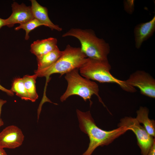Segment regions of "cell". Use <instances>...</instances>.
I'll use <instances>...</instances> for the list:
<instances>
[{
    "label": "cell",
    "instance_id": "1",
    "mask_svg": "<svg viewBox=\"0 0 155 155\" xmlns=\"http://www.w3.org/2000/svg\"><path fill=\"white\" fill-rule=\"evenodd\" d=\"M76 113L80 128L87 135L90 141L88 149L82 155H91L98 147L108 145L129 130L124 126L104 130L96 125L90 111L83 112L77 109Z\"/></svg>",
    "mask_w": 155,
    "mask_h": 155
},
{
    "label": "cell",
    "instance_id": "2",
    "mask_svg": "<svg viewBox=\"0 0 155 155\" xmlns=\"http://www.w3.org/2000/svg\"><path fill=\"white\" fill-rule=\"evenodd\" d=\"M71 36L78 39L81 49L87 58L100 60H108L110 51L109 44L103 39L98 37L91 29L78 28L70 29L62 36Z\"/></svg>",
    "mask_w": 155,
    "mask_h": 155
},
{
    "label": "cell",
    "instance_id": "3",
    "mask_svg": "<svg viewBox=\"0 0 155 155\" xmlns=\"http://www.w3.org/2000/svg\"><path fill=\"white\" fill-rule=\"evenodd\" d=\"M111 67L108 60H100L87 58L79 68V73L83 77L100 83H114L119 85L124 90L133 93L135 88L129 85L125 80L119 79L112 75Z\"/></svg>",
    "mask_w": 155,
    "mask_h": 155
},
{
    "label": "cell",
    "instance_id": "4",
    "mask_svg": "<svg viewBox=\"0 0 155 155\" xmlns=\"http://www.w3.org/2000/svg\"><path fill=\"white\" fill-rule=\"evenodd\" d=\"M86 56L80 47H73L68 44L58 60L51 66L34 72L38 77L46 78V85L50 76L54 73H59L62 76L71 71L79 69L85 62Z\"/></svg>",
    "mask_w": 155,
    "mask_h": 155
},
{
    "label": "cell",
    "instance_id": "5",
    "mask_svg": "<svg viewBox=\"0 0 155 155\" xmlns=\"http://www.w3.org/2000/svg\"><path fill=\"white\" fill-rule=\"evenodd\" d=\"M65 78L67 83V89L61 96L62 102L65 101L69 96L76 95L82 97L85 101L88 100L90 105L92 96L96 95L99 101L105 106L99 95V88L96 82L85 78L80 74L79 69H75L65 74Z\"/></svg>",
    "mask_w": 155,
    "mask_h": 155
},
{
    "label": "cell",
    "instance_id": "6",
    "mask_svg": "<svg viewBox=\"0 0 155 155\" xmlns=\"http://www.w3.org/2000/svg\"><path fill=\"white\" fill-rule=\"evenodd\" d=\"M118 127H126L135 134L137 145L142 155H146L155 142V138L149 135L144 127L142 126L135 118L125 117L121 119Z\"/></svg>",
    "mask_w": 155,
    "mask_h": 155
},
{
    "label": "cell",
    "instance_id": "7",
    "mask_svg": "<svg viewBox=\"0 0 155 155\" xmlns=\"http://www.w3.org/2000/svg\"><path fill=\"white\" fill-rule=\"evenodd\" d=\"M130 86L138 88L142 94L155 98V80L149 73L137 70L131 74L125 80Z\"/></svg>",
    "mask_w": 155,
    "mask_h": 155
},
{
    "label": "cell",
    "instance_id": "8",
    "mask_svg": "<svg viewBox=\"0 0 155 155\" xmlns=\"http://www.w3.org/2000/svg\"><path fill=\"white\" fill-rule=\"evenodd\" d=\"M24 138L20 128L15 125H9L0 132V146L3 148L15 149L22 144Z\"/></svg>",
    "mask_w": 155,
    "mask_h": 155
},
{
    "label": "cell",
    "instance_id": "9",
    "mask_svg": "<svg viewBox=\"0 0 155 155\" xmlns=\"http://www.w3.org/2000/svg\"><path fill=\"white\" fill-rule=\"evenodd\" d=\"M11 7L12 13L9 17L5 19V26L11 28L16 24H22L34 18L31 6H27L24 3L19 4L14 1Z\"/></svg>",
    "mask_w": 155,
    "mask_h": 155
},
{
    "label": "cell",
    "instance_id": "10",
    "mask_svg": "<svg viewBox=\"0 0 155 155\" xmlns=\"http://www.w3.org/2000/svg\"><path fill=\"white\" fill-rule=\"evenodd\" d=\"M155 30V16L149 21L137 24L134 30L135 47L140 48L143 42L152 35Z\"/></svg>",
    "mask_w": 155,
    "mask_h": 155
},
{
    "label": "cell",
    "instance_id": "11",
    "mask_svg": "<svg viewBox=\"0 0 155 155\" xmlns=\"http://www.w3.org/2000/svg\"><path fill=\"white\" fill-rule=\"evenodd\" d=\"M32 13L34 18L38 20L44 26L50 28L52 30L61 31L62 28L53 23L49 19L47 8L41 5L36 0H30Z\"/></svg>",
    "mask_w": 155,
    "mask_h": 155
},
{
    "label": "cell",
    "instance_id": "12",
    "mask_svg": "<svg viewBox=\"0 0 155 155\" xmlns=\"http://www.w3.org/2000/svg\"><path fill=\"white\" fill-rule=\"evenodd\" d=\"M57 39L53 37L38 40L30 45V51L36 57L44 55L58 47Z\"/></svg>",
    "mask_w": 155,
    "mask_h": 155
},
{
    "label": "cell",
    "instance_id": "13",
    "mask_svg": "<svg viewBox=\"0 0 155 155\" xmlns=\"http://www.w3.org/2000/svg\"><path fill=\"white\" fill-rule=\"evenodd\" d=\"M149 110L146 107L140 106L136 111L137 116L135 118L140 124L142 123L148 133L155 137V122L153 119L148 117Z\"/></svg>",
    "mask_w": 155,
    "mask_h": 155
},
{
    "label": "cell",
    "instance_id": "14",
    "mask_svg": "<svg viewBox=\"0 0 155 155\" xmlns=\"http://www.w3.org/2000/svg\"><path fill=\"white\" fill-rule=\"evenodd\" d=\"M58 47L41 56L36 57L38 68L39 70L47 68L55 63L62 54Z\"/></svg>",
    "mask_w": 155,
    "mask_h": 155
},
{
    "label": "cell",
    "instance_id": "15",
    "mask_svg": "<svg viewBox=\"0 0 155 155\" xmlns=\"http://www.w3.org/2000/svg\"><path fill=\"white\" fill-rule=\"evenodd\" d=\"M37 78L35 74L25 75L22 78L25 87L30 96V101L33 102H35L38 97L36 86Z\"/></svg>",
    "mask_w": 155,
    "mask_h": 155
},
{
    "label": "cell",
    "instance_id": "16",
    "mask_svg": "<svg viewBox=\"0 0 155 155\" xmlns=\"http://www.w3.org/2000/svg\"><path fill=\"white\" fill-rule=\"evenodd\" d=\"M10 90L22 99L30 101V96L25 87L22 78H15L12 82Z\"/></svg>",
    "mask_w": 155,
    "mask_h": 155
},
{
    "label": "cell",
    "instance_id": "17",
    "mask_svg": "<svg viewBox=\"0 0 155 155\" xmlns=\"http://www.w3.org/2000/svg\"><path fill=\"white\" fill-rule=\"evenodd\" d=\"M42 26L44 25L38 20L34 18L26 22L20 24L15 28V30H18L21 29L24 30L26 32L25 39L27 40L30 38V32L36 28Z\"/></svg>",
    "mask_w": 155,
    "mask_h": 155
},
{
    "label": "cell",
    "instance_id": "18",
    "mask_svg": "<svg viewBox=\"0 0 155 155\" xmlns=\"http://www.w3.org/2000/svg\"><path fill=\"white\" fill-rule=\"evenodd\" d=\"M134 0H125L123 1L124 8L125 11L130 14H132L134 9Z\"/></svg>",
    "mask_w": 155,
    "mask_h": 155
},
{
    "label": "cell",
    "instance_id": "19",
    "mask_svg": "<svg viewBox=\"0 0 155 155\" xmlns=\"http://www.w3.org/2000/svg\"><path fill=\"white\" fill-rule=\"evenodd\" d=\"M7 102L6 100H3L0 98V127L4 125V123L1 117L2 108L4 104Z\"/></svg>",
    "mask_w": 155,
    "mask_h": 155
},
{
    "label": "cell",
    "instance_id": "20",
    "mask_svg": "<svg viewBox=\"0 0 155 155\" xmlns=\"http://www.w3.org/2000/svg\"><path fill=\"white\" fill-rule=\"evenodd\" d=\"M0 90L5 92L9 96H12L14 95V93L11 90L7 89L1 86L0 84Z\"/></svg>",
    "mask_w": 155,
    "mask_h": 155
},
{
    "label": "cell",
    "instance_id": "21",
    "mask_svg": "<svg viewBox=\"0 0 155 155\" xmlns=\"http://www.w3.org/2000/svg\"><path fill=\"white\" fill-rule=\"evenodd\" d=\"M146 155H155V142Z\"/></svg>",
    "mask_w": 155,
    "mask_h": 155
},
{
    "label": "cell",
    "instance_id": "22",
    "mask_svg": "<svg viewBox=\"0 0 155 155\" xmlns=\"http://www.w3.org/2000/svg\"><path fill=\"white\" fill-rule=\"evenodd\" d=\"M5 26V19L0 18V29Z\"/></svg>",
    "mask_w": 155,
    "mask_h": 155
},
{
    "label": "cell",
    "instance_id": "23",
    "mask_svg": "<svg viewBox=\"0 0 155 155\" xmlns=\"http://www.w3.org/2000/svg\"><path fill=\"white\" fill-rule=\"evenodd\" d=\"M0 155H7L4 148L0 146Z\"/></svg>",
    "mask_w": 155,
    "mask_h": 155
}]
</instances>
